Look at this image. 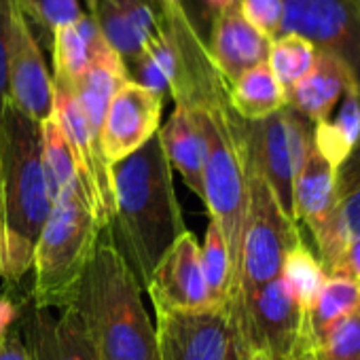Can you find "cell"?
<instances>
[{"label":"cell","instance_id":"14","mask_svg":"<svg viewBox=\"0 0 360 360\" xmlns=\"http://www.w3.org/2000/svg\"><path fill=\"white\" fill-rule=\"evenodd\" d=\"M167 5L169 0H98L89 15L127 70L165 32Z\"/></svg>","mask_w":360,"mask_h":360},{"label":"cell","instance_id":"31","mask_svg":"<svg viewBox=\"0 0 360 360\" xmlns=\"http://www.w3.org/2000/svg\"><path fill=\"white\" fill-rule=\"evenodd\" d=\"M15 3L28 24L34 22L49 34L83 15L79 0H15Z\"/></svg>","mask_w":360,"mask_h":360},{"label":"cell","instance_id":"11","mask_svg":"<svg viewBox=\"0 0 360 360\" xmlns=\"http://www.w3.org/2000/svg\"><path fill=\"white\" fill-rule=\"evenodd\" d=\"M335 176L337 167H333L311 144V150L295 180V221H299L309 229L316 240L320 263L326 274L335 271L345 242L341 238L337 225V195H335Z\"/></svg>","mask_w":360,"mask_h":360},{"label":"cell","instance_id":"32","mask_svg":"<svg viewBox=\"0 0 360 360\" xmlns=\"http://www.w3.org/2000/svg\"><path fill=\"white\" fill-rule=\"evenodd\" d=\"M238 9L242 18L265 39L274 41L280 37L284 20L282 0H240Z\"/></svg>","mask_w":360,"mask_h":360},{"label":"cell","instance_id":"22","mask_svg":"<svg viewBox=\"0 0 360 360\" xmlns=\"http://www.w3.org/2000/svg\"><path fill=\"white\" fill-rule=\"evenodd\" d=\"M229 104L244 121H261L286 106V91L267 62L246 70L229 87Z\"/></svg>","mask_w":360,"mask_h":360},{"label":"cell","instance_id":"33","mask_svg":"<svg viewBox=\"0 0 360 360\" xmlns=\"http://www.w3.org/2000/svg\"><path fill=\"white\" fill-rule=\"evenodd\" d=\"M15 9V0H0V117H3L5 102L9 100V24Z\"/></svg>","mask_w":360,"mask_h":360},{"label":"cell","instance_id":"39","mask_svg":"<svg viewBox=\"0 0 360 360\" xmlns=\"http://www.w3.org/2000/svg\"><path fill=\"white\" fill-rule=\"evenodd\" d=\"M240 360H269L265 358L263 354H257V352H244V354H238Z\"/></svg>","mask_w":360,"mask_h":360},{"label":"cell","instance_id":"8","mask_svg":"<svg viewBox=\"0 0 360 360\" xmlns=\"http://www.w3.org/2000/svg\"><path fill=\"white\" fill-rule=\"evenodd\" d=\"M229 316L238 354L257 352L269 360H286L309 320L282 276L229 303Z\"/></svg>","mask_w":360,"mask_h":360},{"label":"cell","instance_id":"41","mask_svg":"<svg viewBox=\"0 0 360 360\" xmlns=\"http://www.w3.org/2000/svg\"><path fill=\"white\" fill-rule=\"evenodd\" d=\"M0 276H3V257H0Z\"/></svg>","mask_w":360,"mask_h":360},{"label":"cell","instance_id":"3","mask_svg":"<svg viewBox=\"0 0 360 360\" xmlns=\"http://www.w3.org/2000/svg\"><path fill=\"white\" fill-rule=\"evenodd\" d=\"M142 292L104 227L75 301L98 360H159L155 324Z\"/></svg>","mask_w":360,"mask_h":360},{"label":"cell","instance_id":"28","mask_svg":"<svg viewBox=\"0 0 360 360\" xmlns=\"http://www.w3.org/2000/svg\"><path fill=\"white\" fill-rule=\"evenodd\" d=\"M41 138H43V150H41L43 172L49 187V195L56 202L58 195L77 180V163L70 144L56 117L41 123Z\"/></svg>","mask_w":360,"mask_h":360},{"label":"cell","instance_id":"23","mask_svg":"<svg viewBox=\"0 0 360 360\" xmlns=\"http://www.w3.org/2000/svg\"><path fill=\"white\" fill-rule=\"evenodd\" d=\"M360 138V91L349 89L333 115L314 125V146L333 165L339 167Z\"/></svg>","mask_w":360,"mask_h":360},{"label":"cell","instance_id":"2","mask_svg":"<svg viewBox=\"0 0 360 360\" xmlns=\"http://www.w3.org/2000/svg\"><path fill=\"white\" fill-rule=\"evenodd\" d=\"M41 150V125L7 100L0 117V257L9 286L30 274L39 236L53 208Z\"/></svg>","mask_w":360,"mask_h":360},{"label":"cell","instance_id":"19","mask_svg":"<svg viewBox=\"0 0 360 360\" xmlns=\"http://www.w3.org/2000/svg\"><path fill=\"white\" fill-rule=\"evenodd\" d=\"M125 81H129V77H127L123 60L117 56V51L106 41H102L89 68L85 70V75L81 77V81L75 89L79 106H81L85 123H87L89 138L100 153H102V142H100L102 125H104L110 100ZM102 157H104V153H102Z\"/></svg>","mask_w":360,"mask_h":360},{"label":"cell","instance_id":"21","mask_svg":"<svg viewBox=\"0 0 360 360\" xmlns=\"http://www.w3.org/2000/svg\"><path fill=\"white\" fill-rule=\"evenodd\" d=\"M102 41L104 37L89 13H83L72 24L60 26L51 34L53 85L75 91Z\"/></svg>","mask_w":360,"mask_h":360},{"label":"cell","instance_id":"20","mask_svg":"<svg viewBox=\"0 0 360 360\" xmlns=\"http://www.w3.org/2000/svg\"><path fill=\"white\" fill-rule=\"evenodd\" d=\"M157 138L172 169L183 176L185 185L204 202V138L193 121L191 110L176 106Z\"/></svg>","mask_w":360,"mask_h":360},{"label":"cell","instance_id":"1","mask_svg":"<svg viewBox=\"0 0 360 360\" xmlns=\"http://www.w3.org/2000/svg\"><path fill=\"white\" fill-rule=\"evenodd\" d=\"M110 174L112 219L106 229L144 290L157 263L187 231L174 189V172L155 136L115 163Z\"/></svg>","mask_w":360,"mask_h":360},{"label":"cell","instance_id":"40","mask_svg":"<svg viewBox=\"0 0 360 360\" xmlns=\"http://www.w3.org/2000/svg\"><path fill=\"white\" fill-rule=\"evenodd\" d=\"M85 3H87V7H91L94 3H98V0H85Z\"/></svg>","mask_w":360,"mask_h":360},{"label":"cell","instance_id":"10","mask_svg":"<svg viewBox=\"0 0 360 360\" xmlns=\"http://www.w3.org/2000/svg\"><path fill=\"white\" fill-rule=\"evenodd\" d=\"M155 316L159 360H240L229 307Z\"/></svg>","mask_w":360,"mask_h":360},{"label":"cell","instance_id":"25","mask_svg":"<svg viewBox=\"0 0 360 360\" xmlns=\"http://www.w3.org/2000/svg\"><path fill=\"white\" fill-rule=\"evenodd\" d=\"M280 276H282L284 284L288 286L297 305L309 316L316 305V299L324 286L326 271H324L320 259L309 250V246L303 240L286 255Z\"/></svg>","mask_w":360,"mask_h":360},{"label":"cell","instance_id":"9","mask_svg":"<svg viewBox=\"0 0 360 360\" xmlns=\"http://www.w3.org/2000/svg\"><path fill=\"white\" fill-rule=\"evenodd\" d=\"M280 34H299L341 60L360 91V0H282Z\"/></svg>","mask_w":360,"mask_h":360},{"label":"cell","instance_id":"15","mask_svg":"<svg viewBox=\"0 0 360 360\" xmlns=\"http://www.w3.org/2000/svg\"><path fill=\"white\" fill-rule=\"evenodd\" d=\"M161 110L163 98L134 81H125L117 89L110 100L100 138L104 159L110 167L127 159L157 136Z\"/></svg>","mask_w":360,"mask_h":360},{"label":"cell","instance_id":"30","mask_svg":"<svg viewBox=\"0 0 360 360\" xmlns=\"http://www.w3.org/2000/svg\"><path fill=\"white\" fill-rule=\"evenodd\" d=\"M320 360H360V309L333 324L318 339Z\"/></svg>","mask_w":360,"mask_h":360},{"label":"cell","instance_id":"38","mask_svg":"<svg viewBox=\"0 0 360 360\" xmlns=\"http://www.w3.org/2000/svg\"><path fill=\"white\" fill-rule=\"evenodd\" d=\"M202 3L206 5L208 11H212V15H217L221 11H227V9L236 7L240 0H202Z\"/></svg>","mask_w":360,"mask_h":360},{"label":"cell","instance_id":"5","mask_svg":"<svg viewBox=\"0 0 360 360\" xmlns=\"http://www.w3.org/2000/svg\"><path fill=\"white\" fill-rule=\"evenodd\" d=\"M204 138V204L219 227L233 263L238 284L240 255L248 214V174L240 136V117L231 104L217 108H187ZM236 290V286H233Z\"/></svg>","mask_w":360,"mask_h":360},{"label":"cell","instance_id":"29","mask_svg":"<svg viewBox=\"0 0 360 360\" xmlns=\"http://www.w3.org/2000/svg\"><path fill=\"white\" fill-rule=\"evenodd\" d=\"M318 49L299 34H280L269 45L267 64L284 91L295 87L314 66Z\"/></svg>","mask_w":360,"mask_h":360},{"label":"cell","instance_id":"12","mask_svg":"<svg viewBox=\"0 0 360 360\" xmlns=\"http://www.w3.org/2000/svg\"><path fill=\"white\" fill-rule=\"evenodd\" d=\"M155 311H200L217 307L202 271L200 242L185 231L163 255L144 288Z\"/></svg>","mask_w":360,"mask_h":360},{"label":"cell","instance_id":"16","mask_svg":"<svg viewBox=\"0 0 360 360\" xmlns=\"http://www.w3.org/2000/svg\"><path fill=\"white\" fill-rule=\"evenodd\" d=\"M22 324V339L32 360H98L85 322L75 305L64 309L28 305Z\"/></svg>","mask_w":360,"mask_h":360},{"label":"cell","instance_id":"27","mask_svg":"<svg viewBox=\"0 0 360 360\" xmlns=\"http://www.w3.org/2000/svg\"><path fill=\"white\" fill-rule=\"evenodd\" d=\"M337 195V225L343 242L360 238V138L337 167L335 176Z\"/></svg>","mask_w":360,"mask_h":360},{"label":"cell","instance_id":"24","mask_svg":"<svg viewBox=\"0 0 360 360\" xmlns=\"http://www.w3.org/2000/svg\"><path fill=\"white\" fill-rule=\"evenodd\" d=\"M360 309V284L347 274H326L324 286L309 314L314 335L320 339L333 324Z\"/></svg>","mask_w":360,"mask_h":360},{"label":"cell","instance_id":"7","mask_svg":"<svg viewBox=\"0 0 360 360\" xmlns=\"http://www.w3.org/2000/svg\"><path fill=\"white\" fill-rule=\"evenodd\" d=\"M240 134L248 159L265 178L284 214L295 221V180L311 150L314 123L284 106L261 121L240 119Z\"/></svg>","mask_w":360,"mask_h":360},{"label":"cell","instance_id":"34","mask_svg":"<svg viewBox=\"0 0 360 360\" xmlns=\"http://www.w3.org/2000/svg\"><path fill=\"white\" fill-rule=\"evenodd\" d=\"M335 271L347 274L349 278H354L360 284V238H354L345 244ZM335 271H330V274H335Z\"/></svg>","mask_w":360,"mask_h":360},{"label":"cell","instance_id":"17","mask_svg":"<svg viewBox=\"0 0 360 360\" xmlns=\"http://www.w3.org/2000/svg\"><path fill=\"white\" fill-rule=\"evenodd\" d=\"M271 41L257 32L240 13L238 5L212 15L210 30V56L225 77V81L236 83L246 70L267 62Z\"/></svg>","mask_w":360,"mask_h":360},{"label":"cell","instance_id":"13","mask_svg":"<svg viewBox=\"0 0 360 360\" xmlns=\"http://www.w3.org/2000/svg\"><path fill=\"white\" fill-rule=\"evenodd\" d=\"M9 100L39 125L53 117V79L43 60L39 41L24 18L13 9L9 24Z\"/></svg>","mask_w":360,"mask_h":360},{"label":"cell","instance_id":"37","mask_svg":"<svg viewBox=\"0 0 360 360\" xmlns=\"http://www.w3.org/2000/svg\"><path fill=\"white\" fill-rule=\"evenodd\" d=\"M20 314H22L20 305L7 292H0V339L13 328Z\"/></svg>","mask_w":360,"mask_h":360},{"label":"cell","instance_id":"6","mask_svg":"<svg viewBox=\"0 0 360 360\" xmlns=\"http://www.w3.org/2000/svg\"><path fill=\"white\" fill-rule=\"evenodd\" d=\"M242 136V134H240ZM244 144V142H242ZM246 155V150H244ZM248 174V214L240 255L238 284L231 295L233 303L250 295L259 286L280 276L286 255L301 242L299 225L290 221L280 208L265 178L246 155Z\"/></svg>","mask_w":360,"mask_h":360},{"label":"cell","instance_id":"36","mask_svg":"<svg viewBox=\"0 0 360 360\" xmlns=\"http://www.w3.org/2000/svg\"><path fill=\"white\" fill-rule=\"evenodd\" d=\"M0 360H32V356L18 330L11 328L3 339H0Z\"/></svg>","mask_w":360,"mask_h":360},{"label":"cell","instance_id":"26","mask_svg":"<svg viewBox=\"0 0 360 360\" xmlns=\"http://www.w3.org/2000/svg\"><path fill=\"white\" fill-rule=\"evenodd\" d=\"M200 257H202V271L212 303L217 307H229L236 286L233 263L225 238L212 221L208 223L204 244H200Z\"/></svg>","mask_w":360,"mask_h":360},{"label":"cell","instance_id":"18","mask_svg":"<svg viewBox=\"0 0 360 360\" xmlns=\"http://www.w3.org/2000/svg\"><path fill=\"white\" fill-rule=\"evenodd\" d=\"M354 87L356 81L347 66L335 56L318 51L311 70L286 91V106L318 125L333 115L341 98Z\"/></svg>","mask_w":360,"mask_h":360},{"label":"cell","instance_id":"4","mask_svg":"<svg viewBox=\"0 0 360 360\" xmlns=\"http://www.w3.org/2000/svg\"><path fill=\"white\" fill-rule=\"evenodd\" d=\"M102 229L77 178L53 202L39 236L30 265V305L41 309L75 305Z\"/></svg>","mask_w":360,"mask_h":360},{"label":"cell","instance_id":"35","mask_svg":"<svg viewBox=\"0 0 360 360\" xmlns=\"http://www.w3.org/2000/svg\"><path fill=\"white\" fill-rule=\"evenodd\" d=\"M286 360H320V352H318V337L311 330V324L307 320L295 349L290 352V356Z\"/></svg>","mask_w":360,"mask_h":360}]
</instances>
